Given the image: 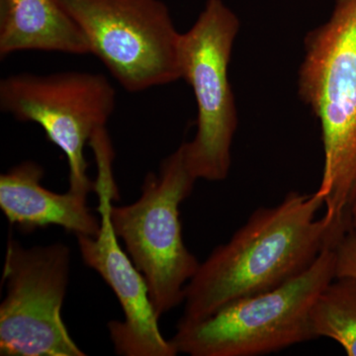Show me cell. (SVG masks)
Segmentation results:
<instances>
[{
	"instance_id": "9c48e42d",
	"label": "cell",
	"mask_w": 356,
	"mask_h": 356,
	"mask_svg": "<svg viewBox=\"0 0 356 356\" xmlns=\"http://www.w3.org/2000/svg\"><path fill=\"white\" fill-rule=\"evenodd\" d=\"M97 163L96 191L99 198V233L96 236L79 235L77 245L86 266L93 269L111 288L123 311V321L108 323L115 353L123 356H175L178 351L172 341L161 334L159 317L149 299L146 280L124 252L112 226V201L119 197L115 184L111 145L93 149Z\"/></svg>"
},
{
	"instance_id": "7c38bea8",
	"label": "cell",
	"mask_w": 356,
	"mask_h": 356,
	"mask_svg": "<svg viewBox=\"0 0 356 356\" xmlns=\"http://www.w3.org/2000/svg\"><path fill=\"white\" fill-rule=\"evenodd\" d=\"M317 337L334 339L348 356H356V277H336L323 289L311 311Z\"/></svg>"
},
{
	"instance_id": "8fae6325",
	"label": "cell",
	"mask_w": 356,
	"mask_h": 356,
	"mask_svg": "<svg viewBox=\"0 0 356 356\" xmlns=\"http://www.w3.org/2000/svg\"><path fill=\"white\" fill-rule=\"evenodd\" d=\"M23 51L90 54L83 31L58 0H0V57Z\"/></svg>"
},
{
	"instance_id": "7a4b0ae2",
	"label": "cell",
	"mask_w": 356,
	"mask_h": 356,
	"mask_svg": "<svg viewBox=\"0 0 356 356\" xmlns=\"http://www.w3.org/2000/svg\"><path fill=\"white\" fill-rule=\"evenodd\" d=\"M298 93L322 133L324 215L346 222L356 186V0H334L329 19L306 35Z\"/></svg>"
},
{
	"instance_id": "5bb4252c",
	"label": "cell",
	"mask_w": 356,
	"mask_h": 356,
	"mask_svg": "<svg viewBox=\"0 0 356 356\" xmlns=\"http://www.w3.org/2000/svg\"><path fill=\"white\" fill-rule=\"evenodd\" d=\"M348 219L350 229L356 233V186L348 207Z\"/></svg>"
},
{
	"instance_id": "ba28073f",
	"label": "cell",
	"mask_w": 356,
	"mask_h": 356,
	"mask_svg": "<svg viewBox=\"0 0 356 356\" xmlns=\"http://www.w3.org/2000/svg\"><path fill=\"white\" fill-rule=\"evenodd\" d=\"M70 250L62 243L25 248L10 236L0 304V355L84 356L62 318Z\"/></svg>"
},
{
	"instance_id": "6da1fadb",
	"label": "cell",
	"mask_w": 356,
	"mask_h": 356,
	"mask_svg": "<svg viewBox=\"0 0 356 356\" xmlns=\"http://www.w3.org/2000/svg\"><path fill=\"white\" fill-rule=\"evenodd\" d=\"M323 205L317 191H292L278 205L255 210L187 283L179 322H199L232 302L275 289L305 273L350 229L325 215L317 218Z\"/></svg>"
},
{
	"instance_id": "30bf717a",
	"label": "cell",
	"mask_w": 356,
	"mask_h": 356,
	"mask_svg": "<svg viewBox=\"0 0 356 356\" xmlns=\"http://www.w3.org/2000/svg\"><path fill=\"white\" fill-rule=\"evenodd\" d=\"M44 175L39 163L28 161L0 175V209L9 222L26 234L58 226L74 236H97L102 222L89 209L88 196L49 191L41 184Z\"/></svg>"
},
{
	"instance_id": "5b68a950",
	"label": "cell",
	"mask_w": 356,
	"mask_h": 356,
	"mask_svg": "<svg viewBox=\"0 0 356 356\" xmlns=\"http://www.w3.org/2000/svg\"><path fill=\"white\" fill-rule=\"evenodd\" d=\"M238 30V16L222 0H207L197 20L180 37L181 79L191 86L198 112L195 137L182 145L197 180L222 181L231 168L238 112L229 65Z\"/></svg>"
},
{
	"instance_id": "8992f818",
	"label": "cell",
	"mask_w": 356,
	"mask_h": 356,
	"mask_svg": "<svg viewBox=\"0 0 356 356\" xmlns=\"http://www.w3.org/2000/svg\"><path fill=\"white\" fill-rule=\"evenodd\" d=\"M102 60L129 92L181 79L177 31L161 0H58Z\"/></svg>"
},
{
	"instance_id": "277c9868",
	"label": "cell",
	"mask_w": 356,
	"mask_h": 356,
	"mask_svg": "<svg viewBox=\"0 0 356 356\" xmlns=\"http://www.w3.org/2000/svg\"><path fill=\"white\" fill-rule=\"evenodd\" d=\"M196 181L180 145L158 173L147 175L137 201L110 210L115 234L144 276L159 318L184 302L185 287L200 266L185 245L179 214Z\"/></svg>"
},
{
	"instance_id": "3957f363",
	"label": "cell",
	"mask_w": 356,
	"mask_h": 356,
	"mask_svg": "<svg viewBox=\"0 0 356 356\" xmlns=\"http://www.w3.org/2000/svg\"><path fill=\"white\" fill-rule=\"evenodd\" d=\"M336 247H327L298 277L282 286L245 297L195 323H178L170 339L191 356H257L316 339L311 311L336 278Z\"/></svg>"
},
{
	"instance_id": "4fadbf2b",
	"label": "cell",
	"mask_w": 356,
	"mask_h": 356,
	"mask_svg": "<svg viewBox=\"0 0 356 356\" xmlns=\"http://www.w3.org/2000/svg\"><path fill=\"white\" fill-rule=\"evenodd\" d=\"M336 277H356V233L348 229L336 248Z\"/></svg>"
},
{
	"instance_id": "52a82bcc",
	"label": "cell",
	"mask_w": 356,
	"mask_h": 356,
	"mask_svg": "<svg viewBox=\"0 0 356 356\" xmlns=\"http://www.w3.org/2000/svg\"><path fill=\"white\" fill-rule=\"evenodd\" d=\"M116 90L103 74L64 72L16 74L0 81V108L16 120L38 124L69 163V191L88 196L96 182L88 175L84 147L106 127Z\"/></svg>"
}]
</instances>
